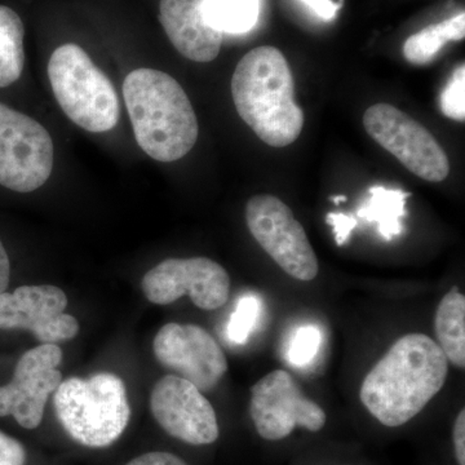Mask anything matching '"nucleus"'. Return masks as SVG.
<instances>
[{
    "mask_svg": "<svg viewBox=\"0 0 465 465\" xmlns=\"http://www.w3.org/2000/svg\"><path fill=\"white\" fill-rule=\"evenodd\" d=\"M293 76L282 52L274 47L250 51L235 67L232 96L241 118L262 142L274 148L295 143L304 113L293 99Z\"/></svg>",
    "mask_w": 465,
    "mask_h": 465,
    "instance_id": "2",
    "label": "nucleus"
},
{
    "mask_svg": "<svg viewBox=\"0 0 465 465\" xmlns=\"http://www.w3.org/2000/svg\"><path fill=\"white\" fill-rule=\"evenodd\" d=\"M124 96L134 139L150 158L168 163L191 152L200 127L176 79L159 70H134L125 78Z\"/></svg>",
    "mask_w": 465,
    "mask_h": 465,
    "instance_id": "3",
    "label": "nucleus"
},
{
    "mask_svg": "<svg viewBox=\"0 0 465 465\" xmlns=\"http://www.w3.org/2000/svg\"><path fill=\"white\" fill-rule=\"evenodd\" d=\"M465 36V14L425 27L407 39L403 54L414 65H427L432 63L443 45L451 41H463Z\"/></svg>",
    "mask_w": 465,
    "mask_h": 465,
    "instance_id": "18",
    "label": "nucleus"
},
{
    "mask_svg": "<svg viewBox=\"0 0 465 465\" xmlns=\"http://www.w3.org/2000/svg\"><path fill=\"white\" fill-rule=\"evenodd\" d=\"M437 344L442 349L449 362L465 367V296L457 287L449 291L440 300L436 312Z\"/></svg>",
    "mask_w": 465,
    "mask_h": 465,
    "instance_id": "16",
    "label": "nucleus"
},
{
    "mask_svg": "<svg viewBox=\"0 0 465 465\" xmlns=\"http://www.w3.org/2000/svg\"><path fill=\"white\" fill-rule=\"evenodd\" d=\"M26 450L23 443L0 430V465H25Z\"/></svg>",
    "mask_w": 465,
    "mask_h": 465,
    "instance_id": "24",
    "label": "nucleus"
},
{
    "mask_svg": "<svg viewBox=\"0 0 465 465\" xmlns=\"http://www.w3.org/2000/svg\"><path fill=\"white\" fill-rule=\"evenodd\" d=\"M331 201L335 202L336 204L341 203V202H347V197L345 195H336V197H332Z\"/></svg>",
    "mask_w": 465,
    "mask_h": 465,
    "instance_id": "30",
    "label": "nucleus"
},
{
    "mask_svg": "<svg viewBox=\"0 0 465 465\" xmlns=\"http://www.w3.org/2000/svg\"><path fill=\"white\" fill-rule=\"evenodd\" d=\"M326 222L327 224L332 226L338 246H344L347 243L349 237H351V232L357 226L356 217L344 215V213H327Z\"/></svg>",
    "mask_w": 465,
    "mask_h": 465,
    "instance_id": "25",
    "label": "nucleus"
},
{
    "mask_svg": "<svg viewBox=\"0 0 465 465\" xmlns=\"http://www.w3.org/2000/svg\"><path fill=\"white\" fill-rule=\"evenodd\" d=\"M54 157L48 131L0 103V185L17 193L36 191L50 179Z\"/></svg>",
    "mask_w": 465,
    "mask_h": 465,
    "instance_id": "6",
    "label": "nucleus"
},
{
    "mask_svg": "<svg viewBox=\"0 0 465 465\" xmlns=\"http://www.w3.org/2000/svg\"><path fill=\"white\" fill-rule=\"evenodd\" d=\"M259 0H204L207 23L220 33L249 32L258 23Z\"/></svg>",
    "mask_w": 465,
    "mask_h": 465,
    "instance_id": "20",
    "label": "nucleus"
},
{
    "mask_svg": "<svg viewBox=\"0 0 465 465\" xmlns=\"http://www.w3.org/2000/svg\"><path fill=\"white\" fill-rule=\"evenodd\" d=\"M142 289L153 304H173L188 295L195 307L215 311L228 302L231 277L208 258L167 259L143 275Z\"/></svg>",
    "mask_w": 465,
    "mask_h": 465,
    "instance_id": "10",
    "label": "nucleus"
},
{
    "mask_svg": "<svg viewBox=\"0 0 465 465\" xmlns=\"http://www.w3.org/2000/svg\"><path fill=\"white\" fill-rule=\"evenodd\" d=\"M363 125L381 148L425 182L440 183L449 176L445 150L427 128L401 110L376 104L366 110Z\"/></svg>",
    "mask_w": 465,
    "mask_h": 465,
    "instance_id": "8",
    "label": "nucleus"
},
{
    "mask_svg": "<svg viewBox=\"0 0 465 465\" xmlns=\"http://www.w3.org/2000/svg\"><path fill=\"white\" fill-rule=\"evenodd\" d=\"M321 341H322V336L316 326L308 324V326L300 327L291 341L289 349L291 363L299 367L309 365L317 356Z\"/></svg>",
    "mask_w": 465,
    "mask_h": 465,
    "instance_id": "22",
    "label": "nucleus"
},
{
    "mask_svg": "<svg viewBox=\"0 0 465 465\" xmlns=\"http://www.w3.org/2000/svg\"><path fill=\"white\" fill-rule=\"evenodd\" d=\"M250 414L266 440L287 439L296 427L320 432L327 421L322 407L307 399L284 370L269 372L251 388Z\"/></svg>",
    "mask_w": 465,
    "mask_h": 465,
    "instance_id": "9",
    "label": "nucleus"
},
{
    "mask_svg": "<svg viewBox=\"0 0 465 465\" xmlns=\"http://www.w3.org/2000/svg\"><path fill=\"white\" fill-rule=\"evenodd\" d=\"M124 465H189L182 458L171 452L153 451L140 455Z\"/></svg>",
    "mask_w": 465,
    "mask_h": 465,
    "instance_id": "26",
    "label": "nucleus"
},
{
    "mask_svg": "<svg viewBox=\"0 0 465 465\" xmlns=\"http://www.w3.org/2000/svg\"><path fill=\"white\" fill-rule=\"evenodd\" d=\"M440 110L454 121L465 119V66H459L440 94Z\"/></svg>",
    "mask_w": 465,
    "mask_h": 465,
    "instance_id": "23",
    "label": "nucleus"
},
{
    "mask_svg": "<svg viewBox=\"0 0 465 465\" xmlns=\"http://www.w3.org/2000/svg\"><path fill=\"white\" fill-rule=\"evenodd\" d=\"M66 307L65 292L50 284L5 291L0 293V330H29L42 344L70 341L78 335L79 323Z\"/></svg>",
    "mask_w": 465,
    "mask_h": 465,
    "instance_id": "14",
    "label": "nucleus"
},
{
    "mask_svg": "<svg viewBox=\"0 0 465 465\" xmlns=\"http://www.w3.org/2000/svg\"><path fill=\"white\" fill-rule=\"evenodd\" d=\"M370 198L358 211V216L378 224L384 240L391 241L402 232L401 219L406 216V200L409 193L382 186L370 188Z\"/></svg>",
    "mask_w": 465,
    "mask_h": 465,
    "instance_id": "17",
    "label": "nucleus"
},
{
    "mask_svg": "<svg viewBox=\"0 0 465 465\" xmlns=\"http://www.w3.org/2000/svg\"><path fill=\"white\" fill-rule=\"evenodd\" d=\"M260 313L259 300L253 296H244L238 300L237 307L229 320L226 333L234 344H246L253 327L258 322Z\"/></svg>",
    "mask_w": 465,
    "mask_h": 465,
    "instance_id": "21",
    "label": "nucleus"
},
{
    "mask_svg": "<svg viewBox=\"0 0 465 465\" xmlns=\"http://www.w3.org/2000/svg\"><path fill=\"white\" fill-rule=\"evenodd\" d=\"M300 2L308 5L322 20H332L338 14L339 7L332 0H300Z\"/></svg>",
    "mask_w": 465,
    "mask_h": 465,
    "instance_id": "28",
    "label": "nucleus"
},
{
    "mask_svg": "<svg viewBox=\"0 0 465 465\" xmlns=\"http://www.w3.org/2000/svg\"><path fill=\"white\" fill-rule=\"evenodd\" d=\"M11 281V262L5 244L0 240V293L5 292Z\"/></svg>",
    "mask_w": 465,
    "mask_h": 465,
    "instance_id": "29",
    "label": "nucleus"
},
{
    "mask_svg": "<svg viewBox=\"0 0 465 465\" xmlns=\"http://www.w3.org/2000/svg\"><path fill=\"white\" fill-rule=\"evenodd\" d=\"M251 234L262 249L295 280L309 282L318 275V260L302 225L282 201L271 194L251 198L246 206Z\"/></svg>",
    "mask_w": 465,
    "mask_h": 465,
    "instance_id": "7",
    "label": "nucleus"
},
{
    "mask_svg": "<svg viewBox=\"0 0 465 465\" xmlns=\"http://www.w3.org/2000/svg\"><path fill=\"white\" fill-rule=\"evenodd\" d=\"M204 0H161L159 20L183 57L195 63L215 60L222 48L223 33L207 23Z\"/></svg>",
    "mask_w": 465,
    "mask_h": 465,
    "instance_id": "15",
    "label": "nucleus"
},
{
    "mask_svg": "<svg viewBox=\"0 0 465 465\" xmlns=\"http://www.w3.org/2000/svg\"><path fill=\"white\" fill-rule=\"evenodd\" d=\"M63 351L56 344H41L25 351L15 367L14 378L0 387V418L14 416L25 430L41 425L48 397L63 381L57 366Z\"/></svg>",
    "mask_w": 465,
    "mask_h": 465,
    "instance_id": "11",
    "label": "nucleus"
},
{
    "mask_svg": "<svg viewBox=\"0 0 465 465\" xmlns=\"http://www.w3.org/2000/svg\"><path fill=\"white\" fill-rule=\"evenodd\" d=\"M54 403L64 430L85 448H108L121 439L130 421L124 382L109 372L61 381Z\"/></svg>",
    "mask_w": 465,
    "mask_h": 465,
    "instance_id": "4",
    "label": "nucleus"
},
{
    "mask_svg": "<svg viewBox=\"0 0 465 465\" xmlns=\"http://www.w3.org/2000/svg\"><path fill=\"white\" fill-rule=\"evenodd\" d=\"M153 349L162 366L177 372L201 391L213 390L228 371L224 351L197 324H164L155 335Z\"/></svg>",
    "mask_w": 465,
    "mask_h": 465,
    "instance_id": "13",
    "label": "nucleus"
},
{
    "mask_svg": "<svg viewBox=\"0 0 465 465\" xmlns=\"http://www.w3.org/2000/svg\"><path fill=\"white\" fill-rule=\"evenodd\" d=\"M455 457L459 465H465V410L459 412L452 428Z\"/></svg>",
    "mask_w": 465,
    "mask_h": 465,
    "instance_id": "27",
    "label": "nucleus"
},
{
    "mask_svg": "<svg viewBox=\"0 0 465 465\" xmlns=\"http://www.w3.org/2000/svg\"><path fill=\"white\" fill-rule=\"evenodd\" d=\"M150 410L162 430L189 445H211L220 436L219 421L210 401L191 381L166 375L150 396Z\"/></svg>",
    "mask_w": 465,
    "mask_h": 465,
    "instance_id": "12",
    "label": "nucleus"
},
{
    "mask_svg": "<svg viewBox=\"0 0 465 465\" xmlns=\"http://www.w3.org/2000/svg\"><path fill=\"white\" fill-rule=\"evenodd\" d=\"M448 374L439 344L424 333H407L366 375L360 400L379 423L402 427L440 393Z\"/></svg>",
    "mask_w": 465,
    "mask_h": 465,
    "instance_id": "1",
    "label": "nucleus"
},
{
    "mask_svg": "<svg viewBox=\"0 0 465 465\" xmlns=\"http://www.w3.org/2000/svg\"><path fill=\"white\" fill-rule=\"evenodd\" d=\"M23 21L14 9L0 5V88L20 79L25 64Z\"/></svg>",
    "mask_w": 465,
    "mask_h": 465,
    "instance_id": "19",
    "label": "nucleus"
},
{
    "mask_svg": "<svg viewBox=\"0 0 465 465\" xmlns=\"http://www.w3.org/2000/svg\"><path fill=\"white\" fill-rule=\"evenodd\" d=\"M48 76L61 109L76 125L100 134L118 124L114 85L84 48L67 43L54 50L48 63Z\"/></svg>",
    "mask_w": 465,
    "mask_h": 465,
    "instance_id": "5",
    "label": "nucleus"
}]
</instances>
